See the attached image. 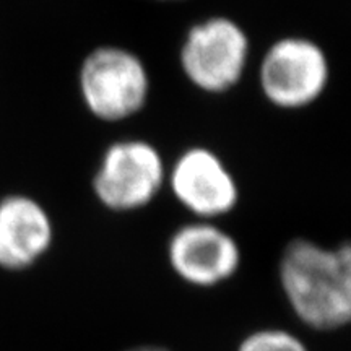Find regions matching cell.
I'll return each mask as SVG.
<instances>
[{
    "instance_id": "cell-5",
    "label": "cell",
    "mask_w": 351,
    "mask_h": 351,
    "mask_svg": "<svg viewBox=\"0 0 351 351\" xmlns=\"http://www.w3.org/2000/svg\"><path fill=\"white\" fill-rule=\"evenodd\" d=\"M328 60L313 39L285 36L267 47L258 67V86L271 106L283 111L307 108L326 91Z\"/></svg>"
},
{
    "instance_id": "cell-2",
    "label": "cell",
    "mask_w": 351,
    "mask_h": 351,
    "mask_svg": "<svg viewBox=\"0 0 351 351\" xmlns=\"http://www.w3.org/2000/svg\"><path fill=\"white\" fill-rule=\"evenodd\" d=\"M78 85L91 116L103 122H122L147 106L150 73L134 51L106 44L83 59Z\"/></svg>"
},
{
    "instance_id": "cell-10",
    "label": "cell",
    "mask_w": 351,
    "mask_h": 351,
    "mask_svg": "<svg viewBox=\"0 0 351 351\" xmlns=\"http://www.w3.org/2000/svg\"><path fill=\"white\" fill-rule=\"evenodd\" d=\"M125 351H169V350L163 348V346H156V345H142V346H135V348H130Z\"/></svg>"
},
{
    "instance_id": "cell-3",
    "label": "cell",
    "mask_w": 351,
    "mask_h": 351,
    "mask_svg": "<svg viewBox=\"0 0 351 351\" xmlns=\"http://www.w3.org/2000/svg\"><path fill=\"white\" fill-rule=\"evenodd\" d=\"M251 56V39L238 21L215 15L197 21L184 36L179 64L197 90L223 95L243 80Z\"/></svg>"
},
{
    "instance_id": "cell-4",
    "label": "cell",
    "mask_w": 351,
    "mask_h": 351,
    "mask_svg": "<svg viewBox=\"0 0 351 351\" xmlns=\"http://www.w3.org/2000/svg\"><path fill=\"white\" fill-rule=\"evenodd\" d=\"M166 178L168 169L155 145L143 138H122L104 150L91 187L104 208L129 213L150 205Z\"/></svg>"
},
{
    "instance_id": "cell-11",
    "label": "cell",
    "mask_w": 351,
    "mask_h": 351,
    "mask_svg": "<svg viewBox=\"0 0 351 351\" xmlns=\"http://www.w3.org/2000/svg\"><path fill=\"white\" fill-rule=\"evenodd\" d=\"M161 2H173V0H161Z\"/></svg>"
},
{
    "instance_id": "cell-1",
    "label": "cell",
    "mask_w": 351,
    "mask_h": 351,
    "mask_svg": "<svg viewBox=\"0 0 351 351\" xmlns=\"http://www.w3.org/2000/svg\"><path fill=\"white\" fill-rule=\"evenodd\" d=\"M280 285L296 317L317 330L351 324V241L326 249L296 238L285 245Z\"/></svg>"
},
{
    "instance_id": "cell-9",
    "label": "cell",
    "mask_w": 351,
    "mask_h": 351,
    "mask_svg": "<svg viewBox=\"0 0 351 351\" xmlns=\"http://www.w3.org/2000/svg\"><path fill=\"white\" fill-rule=\"evenodd\" d=\"M238 351H307V348L291 332L263 328L245 337Z\"/></svg>"
},
{
    "instance_id": "cell-6",
    "label": "cell",
    "mask_w": 351,
    "mask_h": 351,
    "mask_svg": "<svg viewBox=\"0 0 351 351\" xmlns=\"http://www.w3.org/2000/svg\"><path fill=\"white\" fill-rule=\"evenodd\" d=\"M166 181L182 208L213 221L238 207L239 187L223 158L207 147H191L174 160Z\"/></svg>"
},
{
    "instance_id": "cell-7",
    "label": "cell",
    "mask_w": 351,
    "mask_h": 351,
    "mask_svg": "<svg viewBox=\"0 0 351 351\" xmlns=\"http://www.w3.org/2000/svg\"><path fill=\"white\" fill-rule=\"evenodd\" d=\"M171 269L192 287L212 288L236 275L241 249L230 232L213 221H195L179 226L168 243Z\"/></svg>"
},
{
    "instance_id": "cell-8",
    "label": "cell",
    "mask_w": 351,
    "mask_h": 351,
    "mask_svg": "<svg viewBox=\"0 0 351 351\" xmlns=\"http://www.w3.org/2000/svg\"><path fill=\"white\" fill-rule=\"evenodd\" d=\"M52 223L36 200L12 195L0 202V267L23 270L51 247Z\"/></svg>"
}]
</instances>
